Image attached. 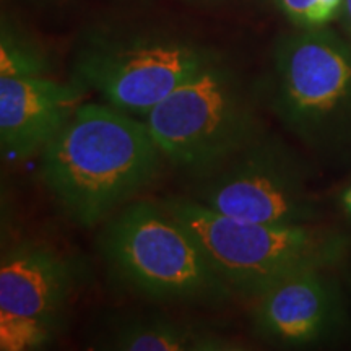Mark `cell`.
Listing matches in <instances>:
<instances>
[{
    "mask_svg": "<svg viewBox=\"0 0 351 351\" xmlns=\"http://www.w3.org/2000/svg\"><path fill=\"white\" fill-rule=\"evenodd\" d=\"M161 205L194 234L215 270L236 295L254 300L283 276L332 269L348 251V236L313 225H263L213 212L191 197Z\"/></svg>",
    "mask_w": 351,
    "mask_h": 351,
    "instance_id": "cell-2",
    "label": "cell"
},
{
    "mask_svg": "<svg viewBox=\"0 0 351 351\" xmlns=\"http://www.w3.org/2000/svg\"><path fill=\"white\" fill-rule=\"evenodd\" d=\"M99 241L109 270L147 300L218 306L236 295L194 234L161 204L125 205L104 223Z\"/></svg>",
    "mask_w": 351,
    "mask_h": 351,
    "instance_id": "cell-3",
    "label": "cell"
},
{
    "mask_svg": "<svg viewBox=\"0 0 351 351\" xmlns=\"http://www.w3.org/2000/svg\"><path fill=\"white\" fill-rule=\"evenodd\" d=\"M82 267L41 241L8 247L0 262V350H41L62 330Z\"/></svg>",
    "mask_w": 351,
    "mask_h": 351,
    "instance_id": "cell-8",
    "label": "cell"
},
{
    "mask_svg": "<svg viewBox=\"0 0 351 351\" xmlns=\"http://www.w3.org/2000/svg\"><path fill=\"white\" fill-rule=\"evenodd\" d=\"M29 2H33V3H44V5H46V3H59L60 0H29Z\"/></svg>",
    "mask_w": 351,
    "mask_h": 351,
    "instance_id": "cell-16",
    "label": "cell"
},
{
    "mask_svg": "<svg viewBox=\"0 0 351 351\" xmlns=\"http://www.w3.org/2000/svg\"><path fill=\"white\" fill-rule=\"evenodd\" d=\"M46 56L3 23L0 44V77H47Z\"/></svg>",
    "mask_w": 351,
    "mask_h": 351,
    "instance_id": "cell-12",
    "label": "cell"
},
{
    "mask_svg": "<svg viewBox=\"0 0 351 351\" xmlns=\"http://www.w3.org/2000/svg\"><path fill=\"white\" fill-rule=\"evenodd\" d=\"M270 109L289 134L327 158L351 155V44L302 28L275 47Z\"/></svg>",
    "mask_w": 351,
    "mask_h": 351,
    "instance_id": "cell-4",
    "label": "cell"
},
{
    "mask_svg": "<svg viewBox=\"0 0 351 351\" xmlns=\"http://www.w3.org/2000/svg\"><path fill=\"white\" fill-rule=\"evenodd\" d=\"M194 179L189 197L225 217L263 225H313L320 217L304 161L265 132Z\"/></svg>",
    "mask_w": 351,
    "mask_h": 351,
    "instance_id": "cell-7",
    "label": "cell"
},
{
    "mask_svg": "<svg viewBox=\"0 0 351 351\" xmlns=\"http://www.w3.org/2000/svg\"><path fill=\"white\" fill-rule=\"evenodd\" d=\"M256 88L221 62L187 80L142 117L165 160L192 178L263 134Z\"/></svg>",
    "mask_w": 351,
    "mask_h": 351,
    "instance_id": "cell-5",
    "label": "cell"
},
{
    "mask_svg": "<svg viewBox=\"0 0 351 351\" xmlns=\"http://www.w3.org/2000/svg\"><path fill=\"white\" fill-rule=\"evenodd\" d=\"M39 156L44 187L83 228L106 223L166 161L143 119L106 103H82Z\"/></svg>",
    "mask_w": 351,
    "mask_h": 351,
    "instance_id": "cell-1",
    "label": "cell"
},
{
    "mask_svg": "<svg viewBox=\"0 0 351 351\" xmlns=\"http://www.w3.org/2000/svg\"><path fill=\"white\" fill-rule=\"evenodd\" d=\"M339 204L346 217L351 218V184L341 191V194L339 197Z\"/></svg>",
    "mask_w": 351,
    "mask_h": 351,
    "instance_id": "cell-15",
    "label": "cell"
},
{
    "mask_svg": "<svg viewBox=\"0 0 351 351\" xmlns=\"http://www.w3.org/2000/svg\"><path fill=\"white\" fill-rule=\"evenodd\" d=\"M85 98L75 83L49 77H0V147L3 158L28 160L59 134Z\"/></svg>",
    "mask_w": 351,
    "mask_h": 351,
    "instance_id": "cell-10",
    "label": "cell"
},
{
    "mask_svg": "<svg viewBox=\"0 0 351 351\" xmlns=\"http://www.w3.org/2000/svg\"><path fill=\"white\" fill-rule=\"evenodd\" d=\"M339 16L341 19V23H343L345 29L351 36V0H343Z\"/></svg>",
    "mask_w": 351,
    "mask_h": 351,
    "instance_id": "cell-14",
    "label": "cell"
},
{
    "mask_svg": "<svg viewBox=\"0 0 351 351\" xmlns=\"http://www.w3.org/2000/svg\"><path fill=\"white\" fill-rule=\"evenodd\" d=\"M328 270L295 271L258 293L251 313L256 335L283 346L332 339L345 322V304Z\"/></svg>",
    "mask_w": 351,
    "mask_h": 351,
    "instance_id": "cell-9",
    "label": "cell"
},
{
    "mask_svg": "<svg viewBox=\"0 0 351 351\" xmlns=\"http://www.w3.org/2000/svg\"><path fill=\"white\" fill-rule=\"evenodd\" d=\"M276 3L300 28H320L340 15L343 0H276Z\"/></svg>",
    "mask_w": 351,
    "mask_h": 351,
    "instance_id": "cell-13",
    "label": "cell"
},
{
    "mask_svg": "<svg viewBox=\"0 0 351 351\" xmlns=\"http://www.w3.org/2000/svg\"><path fill=\"white\" fill-rule=\"evenodd\" d=\"M109 348L124 351H244L243 340L202 324L168 317L137 315L121 320L109 337Z\"/></svg>",
    "mask_w": 351,
    "mask_h": 351,
    "instance_id": "cell-11",
    "label": "cell"
},
{
    "mask_svg": "<svg viewBox=\"0 0 351 351\" xmlns=\"http://www.w3.org/2000/svg\"><path fill=\"white\" fill-rule=\"evenodd\" d=\"M217 62L219 59L207 47L174 34H109L83 46L73 67V83L142 119L174 90Z\"/></svg>",
    "mask_w": 351,
    "mask_h": 351,
    "instance_id": "cell-6",
    "label": "cell"
}]
</instances>
